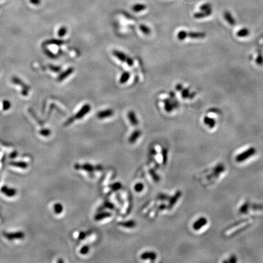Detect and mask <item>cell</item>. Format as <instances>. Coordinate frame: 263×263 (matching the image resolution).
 <instances>
[{
  "label": "cell",
  "mask_w": 263,
  "mask_h": 263,
  "mask_svg": "<svg viewBox=\"0 0 263 263\" xmlns=\"http://www.w3.org/2000/svg\"><path fill=\"white\" fill-rule=\"evenodd\" d=\"M91 110V106L90 104H86L84 106L82 107V108L79 110V111L76 113V114L72 116L71 118H70L66 122V124H70L72 123L75 120H80L84 118L86 115Z\"/></svg>",
  "instance_id": "cell-1"
},
{
  "label": "cell",
  "mask_w": 263,
  "mask_h": 263,
  "mask_svg": "<svg viewBox=\"0 0 263 263\" xmlns=\"http://www.w3.org/2000/svg\"><path fill=\"white\" fill-rule=\"evenodd\" d=\"M256 153V149L255 147H251L247 149V150L242 152V153L238 154L236 157L235 160L238 163H242L247 160L248 158H250L253 155H255Z\"/></svg>",
  "instance_id": "cell-2"
},
{
  "label": "cell",
  "mask_w": 263,
  "mask_h": 263,
  "mask_svg": "<svg viewBox=\"0 0 263 263\" xmlns=\"http://www.w3.org/2000/svg\"><path fill=\"white\" fill-rule=\"evenodd\" d=\"M78 169H82L85 170V171L88 172H93L94 171H101L102 169V166L98 165L97 166H94L90 163H85V164H84L82 165H78V166H76Z\"/></svg>",
  "instance_id": "cell-3"
},
{
  "label": "cell",
  "mask_w": 263,
  "mask_h": 263,
  "mask_svg": "<svg viewBox=\"0 0 263 263\" xmlns=\"http://www.w3.org/2000/svg\"><path fill=\"white\" fill-rule=\"evenodd\" d=\"M208 223V220L205 217H201L199 218L196 222H194L193 225V228L194 230L198 231L201 230L204 226H205Z\"/></svg>",
  "instance_id": "cell-4"
},
{
  "label": "cell",
  "mask_w": 263,
  "mask_h": 263,
  "mask_svg": "<svg viewBox=\"0 0 263 263\" xmlns=\"http://www.w3.org/2000/svg\"><path fill=\"white\" fill-rule=\"evenodd\" d=\"M182 192L180 191V190H179V191H177L175 193V194L173 196L170 197V199L169 200L168 206H167V208H168L169 210L172 209V208L174 207L175 204L178 202L179 199L182 197Z\"/></svg>",
  "instance_id": "cell-5"
},
{
  "label": "cell",
  "mask_w": 263,
  "mask_h": 263,
  "mask_svg": "<svg viewBox=\"0 0 263 263\" xmlns=\"http://www.w3.org/2000/svg\"><path fill=\"white\" fill-rule=\"evenodd\" d=\"M157 257V255L155 252H151V251H147L143 252L141 255L140 258L143 260H151L152 261H155Z\"/></svg>",
  "instance_id": "cell-6"
},
{
  "label": "cell",
  "mask_w": 263,
  "mask_h": 263,
  "mask_svg": "<svg viewBox=\"0 0 263 263\" xmlns=\"http://www.w3.org/2000/svg\"><path fill=\"white\" fill-rule=\"evenodd\" d=\"M113 114H114V112H113V110L110 109V108H108V109H106V110L99 112L97 114V117L99 119L103 120V119H106V118H108L111 117L113 115Z\"/></svg>",
  "instance_id": "cell-7"
},
{
  "label": "cell",
  "mask_w": 263,
  "mask_h": 263,
  "mask_svg": "<svg viewBox=\"0 0 263 263\" xmlns=\"http://www.w3.org/2000/svg\"><path fill=\"white\" fill-rule=\"evenodd\" d=\"M206 37V34L202 32H187V37L194 39H203Z\"/></svg>",
  "instance_id": "cell-8"
},
{
  "label": "cell",
  "mask_w": 263,
  "mask_h": 263,
  "mask_svg": "<svg viewBox=\"0 0 263 263\" xmlns=\"http://www.w3.org/2000/svg\"><path fill=\"white\" fill-rule=\"evenodd\" d=\"M142 134V132L141 130H135L132 133L130 136V137L129 138V143L130 144H134L137 140L139 138L140 136Z\"/></svg>",
  "instance_id": "cell-9"
},
{
  "label": "cell",
  "mask_w": 263,
  "mask_h": 263,
  "mask_svg": "<svg viewBox=\"0 0 263 263\" xmlns=\"http://www.w3.org/2000/svg\"><path fill=\"white\" fill-rule=\"evenodd\" d=\"M74 68H72V67H70V68H68L67 70H66L64 72H63L62 73H61L60 74V76L58 77V81H59V82H61L63 80H65L67 77H68L70 76L72 72H74Z\"/></svg>",
  "instance_id": "cell-10"
},
{
  "label": "cell",
  "mask_w": 263,
  "mask_h": 263,
  "mask_svg": "<svg viewBox=\"0 0 263 263\" xmlns=\"http://www.w3.org/2000/svg\"><path fill=\"white\" fill-rule=\"evenodd\" d=\"M118 225L119 226H122V227H124V228H134L135 226L137 225V223H136V222L135 220H128V221L120 222L118 223Z\"/></svg>",
  "instance_id": "cell-11"
},
{
  "label": "cell",
  "mask_w": 263,
  "mask_h": 263,
  "mask_svg": "<svg viewBox=\"0 0 263 263\" xmlns=\"http://www.w3.org/2000/svg\"><path fill=\"white\" fill-rule=\"evenodd\" d=\"M128 117L132 125L135 126L138 124L139 122H138V118L133 111H132V110L129 111L128 113Z\"/></svg>",
  "instance_id": "cell-12"
},
{
  "label": "cell",
  "mask_w": 263,
  "mask_h": 263,
  "mask_svg": "<svg viewBox=\"0 0 263 263\" xmlns=\"http://www.w3.org/2000/svg\"><path fill=\"white\" fill-rule=\"evenodd\" d=\"M224 18L225 20L227 21L228 24L231 26H234L236 25V21L235 19L233 17L232 15L231 14V13L229 11H226L224 13Z\"/></svg>",
  "instance_id": "cell-13"
},
{
  "label": "cell",
  "mask_w": 263,
  "mask_h": 263,
  "mask_svg": "<svg viewBox=\"0 0 263 263\" xmlns=\"http://www.w3.org/2000/svg\"><path fill=\"white\" fill-rule=\"evenodd\" d=\"M203 123L207 125L210 129H213L216 126V121L215 119L209 116H205L203 118Z\"/></svg>",
  "instance_id": "cell-14"
},
{
  "label": "cell",
  "mask_w": 263,
  "mask_h": 263,
  "mask_svg": "<svg viewBox=\"0 0 263 263\" xmlns=\"http://www.w3.org/2000/svg\"><path fill=\"white\" fill-rule=\"evenodd\" d=\"M211 13H212V9L208 10V11H201V12H199L194 13V17L196 19H203V18L210 16Z\"/></svg>",
  "instance_id": "cell-15"
},
{
  "label": "cell",
  "mask_w": 263,
  "mask_h": 263,
  "mask_svg": "<svg viewBox=\"0 0 263 263\" xmlns=\"http://www.w3.org/2000/svg\"><path fill=\"white\" fill-rule=\"evenodd\" d=\"M112 216V213L110 212H101L96 215L94 216V220L96 221H101L106 218Z\"/></svg>",
  "instance_id": "cell-16"
},
{
  "label": "cell",
  "mask_w": 263,
  "mask_h": 263,
  "mask_svg": "<svg viewBox=\"0 0 263 263\" xmlns=\"http://www.w3.org/2000/svg\"><path fill=\"white\" fill-rule=\"evenodd\" d=\"M113 54L118 58V59L122 62H126L127 57H128L123 52H121L118 50H113Z\"/></svg>",
  "instance_id": "cell-17"
},
{
  "label": "cell",
  "mask_w": 263,
  "mask_h": 263,
  "mask_svg": "<svg viewBox=\"0 0 263 263\" xmlns=\"http://www.w3.org/2000/svg\"><path fill=\"white\" fill-rule=\"evenodd\" d=\"M164 106H165V110L167 113H171L174 108L172 105V100L171 99H166L164 100Z\"/></svg>",
  "instance_id": "cell-18"
},
{
  "label": "cell",
  "mask_w": 263,
  "mask_h": 263,
  "mask_svg": "<svg viewBox=\"0 0 263 263\" xmlns=\"http://www.w3.org/2000/svg\"><path fill=\"white\" fill-rule=\"evenodd\" d=\"M147 8V6L144 4L137 3L135 4L132 7V9L135 12H139L144 11Z\"/></svg>",
  "instance_id": "cell-19"
},
{
  "label": "cell",
  "mask_w": 263,
  "mask_h": 263,
  "mask_svg": "<svg viewBox=\"0 0 263 263\" xmlns=\"http://www.w3.org/2000/svg\"><path fill=\"white\" fill-rule=\"evenodd\" d=\"M130 77V72L128 71H125L123 73H122L120 79V83L121 84H124L126 83L129 80Z\"/></svg>",
  "instance_id": "cell-20"
},
{
  "label": "cell",
  "mask_w": 263,
  "mask_h": 263,
  "mask_svg": "<svg viewBox=\"0 0 263 263\" xmlns=\"http://www.w3.org/2000/svg\"><path fill=\"white\" fill-rule=\"evenodd\" d=\"M249 34H250V31L247 28H242L237 32L236 35L239 37H246L249 35Z\"/></svg>",
  "instance_id": "cell-21"
},
{
  "label": "cell",
  "mask_w": 263,
  "mask_h": 263,
  "mask_svg": "<svg viewBox=\"0 0 263 263\" xmlns=\"http://www.w3.org/2000/svg\"><path fill=\"white\" fill-rule=\"evenodd\" d=\"M149 174L151 175V177H152V179H153V180L154 181V182H156V183H158V182H160V176L157 174V172H155V170L153 169H149Z\"/></svg>",
  "instance_id": "cell-22"
},
{
  "label": "cell",
  "mask_w": 263,
  "mask_h": 263,
  "mask_svg": "<svg viewBox=\"0 0 263 263\" xmlns=\"http://www.w3.org/2000/svg\"><path fill=\"white\" fill-rule=\"evenodd\" d=\"M12 80L14 84L21 85L23 89H26V90H28L30 89L29 88L28 86H27L26 84H25L20 79H19V78H17V77H13Z\"/></svg>",
  "instance_id": "cell-23"
},
{
  "label": "cell",
  "mask_w": 263,
  "mask_h": 263,
  "mask_svg": "<svg viewBox=\"0 0 263 263\" xmlns=\"http://www.w3.org/2000/svg\"><path fill=\"white\" fill-rule=\"evenodd\" d=\"M139 28L140 31H141L144 35H149V34H151V31L150 28H149V27H147L146 25H140L139 26Z\"/></svg>",
  "instance_id": "cell-24"
},
{
  "label": "cell",
  "mask_w": 263,
  "mask_h": 263,
  "mask_svg": "<svg viewBox=\"0 0 263 263\" xmlns=\"http://www.w3.org/2000/svg\"><path fill=\"white\" fill-rule=\"evenodd\" d=\"M167 153H168V151L166 148H163L161 151L162 154V158H163V164L165 165L167 163Z\"/></svg>",
  "instance_id": "cell-25"
},
{
  "label": "cell",
  "mask_w": 263,
  "mask_h": 263,
  "mask_svg": "<svg viewBox=\"0 0 263 263\" xmlns=\"http://www.w3.org/2000/svg\"><path fill=\"white\" fill-rule=\"evenodd\" d=\"M64 43H65V42L63 40H57V39L48 40V41H46V42H45V43L47 44H57V45H61V44H63Z\"/></svg>",
  "instance_id": "cell-26"
},
{
  "label": "cell",
  "mask_w": 263,
  "mask_h": 263,
  "mask_svg": "<svg viewBox=\"0 0 263 263\" xmlns=\"http://www.w3.org/2000/svg\"><path fill=\"white\" fill-rule=\"evenodd\" d=\"M110 189L113 191H117L121 189L122 188V184L120 182H116L113 184H112L109 186Z\"/></svg>",
  "instance_id": "cell-27"
},
{
  "label": "cell",
  "mask_w": 263,
  "mask_h": 263,
  "mask_svg": "<svg viewBox=\"0 0 263 263\" xmlns=\"http://www.w3.org/2000/svg\"><path fill=\"white\" fill-rule=\"evenodd\" d=\"M177 38L180 41L185 40L186 38H187V32L183 30L179 31L177 34Z\"/></svg>",
  "instance_id": "cell-28"
},
{
  "label": "cell",
  "mask_w": 263,
  "mask_h": 263,
  "mask_svg": "<svg viewBox=\"0 0 263 263\" xmlns=\"http://www.w3.org/2000/svg\"><path fill=\"white\" fill-rule=\"evenodd\" d=\"M181 92H182L181 94H182V97L183 99H187L190 98L191 93H189V90L188 88H183Z\"/></svg>",
  "instance_id": "cell-29"
},
{
  "label": "cell",
  "mask_w": 263,
  "mask_h": 263,
  "mask_svg": "<svg viewBox=\"0 0 263 263\" xmlns=\"http://www.w3.org/2000/svg\"><path fill=\"white\" fill-rule=\"evenodd\" d=\"M144 189V185L142 183H136L135 187H134V189L136 192L137 193H140Z\"/></svg>",
  "instance_id": "cell-30"
},
{
  "label": "cell",
  "mask_w": 263,
  "mask_h": 263,
  "mask_svg": "<svg viewBox=\"0 0 263 263\" xmlns=\"http://www.w3.org/2000/svg\"><path fill=\"white\" fill-rule=\"evenodd\" d=\"M103 206H104V208H107V209H109V210H114L115 208V205H113L112 202L108 201L104 202Z\"/></svg>",
  "instance_id": "cell-31"
},
{
  "label": "cell",
  "mask_w": 263,
  "mask_h": 263,
  "mask_svg": "<svg viewBox=\"0 0 263 263\" xmlns=\"http://www.w3.org/2000/svg\"><path fill=\"white\" fill-rule=\"evenodd\" d=\"M200 9L202 11H208L212 9L210 3H205L203 4L200 7Z\"/></svg>",
  "instance_id": "cell-32"
},
{
  "label": "cell",
  "mask_w": 263,
  "mask_h": 263,
  "mask_svg": "<svg viewBox=\"0 0 263 263\" xmlns=\"http://www.w3.org/2000/svg\"><path fill=\"white\" fill-rule=\"evenodd\" d=\"M66 33H67L66 28H65V27H62V28H60L58 31V35L60 37H63V36H65L66 35Z\"/></svg>",
  "instance_id": "cell-33"
},
{
  "label": "cell",
  "mask_w": 263,
  "mask_h": 263,
  "mask_svg": "<svg viewBox=\"0 0 263 263\" xmlns=\"http://www.w3.org/2000/svg\"><path fill=\"white\" fill-rule=\"evenodd\" d=\"M157 199L160 201H169L170 197L165 194H159L158 195Z\"/></svg>",
  "instance_id": "cell-34"
},
{
  "label": "cell",
  "mask_w": 263,
  "mask_h": 263,
  "mask_svg": "<svg viewBox=\"0 0 263 263\" xmlns=\"http://www.w3.org/2000/svg\"><path fill=\"white\" fill-rule=\"evenodd\" d=\"M11 102L7 100L4 101L3 102V107L4 110H7L11 108Z\"/></svg>",
  "instance_id": "cell-35"
},
{
  "label": "cell",
  "mask_w": 263,
  "mask_h": 263,
  "mask_svg": "<svg viewBox=\"0 0 263 263\" xmlns=\"http://www.w3.org/2000/svg\"><path fill=\"white\" fill-rule=\"evenodd\" d=\"M249 204L248 203H244V205L240 208V213H246L248 211Z\"/></svg>",
  "instance_id": "cell-36"
},
{
  "label": "cell",
  "mask_w": 263,
  "mask_h": 263,
  "mask_svg": "<svg viewBox=\"0 0 263 263\" xmlns=\"http://www.w3.org/2000/svg\"><path fill=\"white\" fill-rule=\"evenodd\" d=\"M89 250H90L89 246H85L82 247L80 252V253L82 254V255H86V254H87V253H88Z\"/></svg>",
  "instance_id": "cell-37"
},
{
  "label": "cell",
  "mask_w": 263,
  "mask_h": 263,
  "mask_svg": "<svg viewBox=\"0 0 263 263\" xmlns=\"http://www.w3.org/2000/svg\"><path fill=\"white\" fill-rule=\"evenodd\" d=\"M238 261L237 258L235 255H232L230 257L227 261H224V262H230V263H235Z\"/></svg>",
  "instance_id": "cell-38"
},
{
  "label": "cell",
  "mask_w": 263,
  "mask_h": 263,
  "mask_svg": "<svg viewBox=\"0 0 263 263\" xmlns=\"http://www.w3.org/2000/svg\"><path fill=\"white\" fill-rule=\"evenodd\" d=\"M256 62L258 65H263V57L261 54H260V55L258 56L256 59Z\"/></svg>",
  "instance_id": "cell-39"
},
{
  "label": "cell",
  "mask_w": 263,
  "mask_h": 263,
  "mask_svg": "<svg viewBox=\"0 0 263 263\" xmlns=\"http://www.w3.org/2000/svg\"><path fill=\"white\" fill-rule=\"evenodd\" d=\"M126 62L127 63V64H128L129 66H132L133 65V59H132V58L131 57H129V56L127 57Z\"/></svg>",
  "instance_id": "cell-40"
},
{
  "label": "cell",
  "mask_w": 263,
  "mask_h": 263,
  "mask_svg": "<svg viewBox=\"0 0 263 263\" xmlns=\"http://www.w3.org/2000/svg\"><path fill=\"white\" fill-rule=\"evenodd\" d=\"M49 67H50V69L54 72H59L60 71V68L58 66L49 65Z\"/></svg>",
  "instance_id": "cell-41"
},
{
  "label": "cell",
  "mask_w": 263,
  "mask_h": 263,
  "mask_svg": "<svg viewBox=\"0 0 263 263\" xmlns=\"http://www.w3.org/2000/svg\"><path fill=\"white\" fill-rule=\"evenodd\" d=\"M183 85L182 84H177L176 86H175V89L177 90L178 92H181L183 90Z\"/></svg>",
  "instance_id": "cell-42"
},
{
  "label": "cell",
  "mask_w": 263,
  "mask_h": 263,
  "mask_svg": "<svg viewBox=\"0 0 263 263\" xmlns=\"http://www.w3.org/2000/svg\"><path fill=\"white\" fill-rule=\"evenodd\" d=\"M166 208V205H165V204H161V205H159L157 207V210L158 211H162L163 210H165Z\"/></svg>",
  "instance_id": "cell-43"
},
{
  "label": "cell",
  "mask_w": 263,
  "mask_h": 263,
  "mask_svg": "<svg viewBox=\"0 0 263 263\" xmlns=\"http://www.w3.org/2000/svg\"><path fill=\"white\" fill-rule=\"evenodd\" d=\"M46 53L47 55L49 56V57H55L56 56L54 55V54L53 53H52L51 51H46Z\"/></svg>",
  "instance_id": "cell-44"
},
{
  "label": "cell",
  "mask_w": 263,
  "mask_h": 263,
  "mask_svg": "<svg viewBox=\"0 0 263 263\" xmlns=\"http://www.w3.org/2000/svg\"><path fill=\"white\" fill-rule=\"evenodd\" d=\"M86 236V233L85 232H81L79 236L80 239H84Z\"/></svg>",
  "instance_id": "cell-45"
},
{
  "label": "cell",
  "mask_w": 263,
  "mask_h": 263,
  "mask_svg": "<svg viewBox=\"0 0 263 263\" xmlns=\"http://www.w3.org/2000/svg\"><path fill=\"white\" fill-rule=\"evenodd\" d=\"M175 93H174L173 92H169V97H170V99H175Z\"/></svg>",
  "instance_id": "cell-46"
},
{
  "label": "cell",
  "mask_w": 263,
  "mask_h": 263,
  "mask_svg": "<svg viewBox=\"0 0 263 263\" xmlns=\"http://www.w3.org/2000/svg\"><path fill=\"white\" fill-rule=\"evenodd\" d=\"M151 154L152 155H155L157 154V152H156V150L154 148H152L151 149Z\"/></svg>",
  "instance_id": "cell-47"
}]
</instances>
